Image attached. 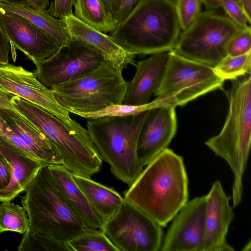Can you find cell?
I'll return each mask as SVG.
<instances>
[{
  "mask_svg": "<svg viewBox=\"0 0 251 251\" xmlns=\"http://www.w3.org/2000/svg\"><path fill=\"white\" fill-rule=\"evenodd\" d=\"M25 192L21 204L30 228L67 242L89 228L60 197L48 166L40 168Z\"/></svg>",
  "mask_w": 251,
  "mask_h": 251,
  "instance_id": "cell-6",
  "label": "cell"
},
{
  "mask_svg": "<svg viewBox=\"0 0 251 251\" xmlns=\"http://www.w3.org/2000/svg\"><path fill=\"white\" fill-rule=\"evenodd\" d=\"M251 51V25L242 29L229 42L227 54L230 56L241 55Z\"/></svg>",
  "mask_w": 251,
  "mask_h": 251,
  "instance_id": "cell-30",
  "label": "cell"
},
{
  "mask_svg": "<svg viewBox=\"0 0 251 251\" xmlns=\"http://www.w3.org/2000/svg\"><path fill=\"white\" fill-rule=\"evenodd\" d=\"M0 151L11 167L10 181L7 187L0 191V201H11L19 194L26 191L43 165L0 139Z\"/></svg>",
  "mask_w": 251,
  "mask_h": 251,
  "instance_id": "cell-21",
  "label": "cell"
},
{
  "mask_svg": "<svg viewBox=\"0 0 251 251\" xmlns=\"http://www.w3.org/2000/svg\"><path fill=\"white\" fill-rule=\"evenodd\" d=\"M168 60V51L151 54L135 63L136 72L127 82L123 104L143 105L149 103L156 92L163 78Z\"/></svg>",
  "mask_w": 251,
  "mask_h": 251,
  "instance_id": "cell-18",
  "label": "cell"
},
{
  "mask_svg": "<svg viewBox=\"0 0 251 251\" xmlns=\"http://www.w3.org/2000/svg\"><path fill=\"white\" fill-rule=\"evenodd\" d=\"M10 179V165L7 159L0 151V191L7 187Z\"/></svg>",
  "mask_w": 251,
  "mask_h": 251,
  "instance_id": "cell-33",
  "label": "cell"
},
{
  "mask_svg": "<svg viewBox=\"0 0 251 251\" xmlns=\"http://www.w3.org/2000/svg\"><path fill=\"white\" fill-rule=\"evenodd\" d=\"M74 6L76 18L102 32L111 33L117 25L101 0H75Z\"/></svg>",
  "mask_w": 251,
  "mask_h": 251,
  "instance_id": "cell-24",
  "label": "cell"
},
{
  "mask_svg": "<svg viewBox=\"0 0 251 251\" xmlns=\"http://www.w3.org/2000/svg\"><path fill=\"white\" fill-rule=\"evenodd\" d=\"M204 229L201 251H234L226 241L234 214L220 180L215 181L205 196Z\"/></svg>",
  "mask_w": 251,
  "mask_h": 251,
  "instance_id": "cell-17",
  "label": "cell"
},
{
  "mask_svg": "<svg viewBox=\"0 0 251 251\" xmlns=\"http://www.w3.org/2000/svg\"><path fill=\"white\" fill-rule=\"evenodd\" d=\"M148 110L126 116L88 119L87 130L101 158L116 178L130 186L143 170L137 156L141 129Z\"/></svg>",
  "mask_w": 251,
  "mask_h": 251,
  "instance_id": "cell-5",
  "label": "cell"
},
{
  "mask_svg": "<svg viewBox=\"0 0 251 251\" xmlns=\"http://www.w3.org/2000/svg\"><path fill=\"white\" fill-rule=\"evenodd\" d=\"M146 165L124 198L165 227L188 201L183 159L167 148Z\"/></svg>",
  "mask_w": 251,
  "mask_h": 251,
  "instance_id": "cell-1",
  "label": "cell"
},
{
  "mask_svg": "<svg viewBox=\"0 0 251 251\" xmlns=\"http://www.w3.org/2000/svg\"><path fill=\"white\" fill-rule=\"evenodd\" d=\"M173 106H156L148 109L137 145V156L143 166L168 148L177 130Z\"/></svg>",
  "mask_w": 251,
  "mask_h": 251,
  "instance_id": "cell-16",
  "label": "cell"
},
{
  "mask_svg": "<svg viewBox=\"0 0 251 251\" xmlns=\"http://www.w3.org/2000/svg\"><path fill=\"white\" fill-rule=\"evenodd\" d=\"M168 0L170 1L173 2L175 4L176 2V1H177V0Z\"/></svg>",
  "mask_w": 251,
  "mask_h": 251,
  "instance_id": "cell-43",
  "label": "cell"
},
{
  "mask_svg": "<svg viewBox=\"0 0 251 251\" xmlns=\"http://www.w3.org/2000/svg\"><path fill=\"white\" fill-rule=\"evenodd\" d=\"M242 28L226 15L206 9L181 31L173 50L213 68L227 55L229 42Z\"/></svg>",
  "mask_w": 251,
  "mask_h": 251,
  "instance_id": "cell-8",
  "label": "cell"
},
{
  "mask_svg": "<svg viewBox=\"0 0 251 251\" xmlns=\"http://www.w3.org/2000/svg\"><path fill=\"white\" fill-rule=\"evenodd\" d=\"M11 102L55 147L62 165L73 174L91 177L99 172L102 160L87 129L77 121L67 123L18 96H13Z\"/></svg>",
  "mask_w": 251,
  "mask_h": 251,
  "instance_id": "cell-4",
  "label": "cell"
},
{
  "mask_svg": "<svg viewBox=\"0 0 251 251\" xmlns=\"http://www.w3.org/2000/svg\"><path fill=\"white\" fill-rule=\"evenodd\" d=\"M0 8L25 18L62 46L71 40L72 36L64 19L53 17L47 9H36L27 4L1 2Z\"/></svg>",
  "mask_w": 251,
  "mask_h": 251,
  "instance_id": "cell-23",
  "label": "cell"
},
{
  "mask_svg": "<svg viewBox=\"0 0 251 251\" xmlns=\"http://www.w3.org/2000/svg\"><path fill=\"white\" fill-rule=\"evenodd\" d=\"M73 178L104 224L117 213L124 198L115 189L90 177L73 174Z\"/></svg>",
  "mask_w": 251,
  "mask_h": 251,
  "instance_id": "cell-22",
  "label": "cell"
},
{
  "mask_svg": "<svg viewBox=\"0 0 251 251\" xmlns=\"http://www.w3.org/2000/svg\"><path fill=\"white\" fill-rule=\"evenodd\" d=\"M18 251H72L67 241L39 233L29 227L24 233Z\"/></svg>",
  "mask_w": 251,
  "mask_h": 251,
  "instance_id": "cell-26",
  "label": "cell"
},
{
  "mask_svg": "<svg viewBox=\"0 0 251 251\" xmlns=\"http://www.w3.org/2000/svg\"><path fill=\"white\" fill-rule=\"evenodd\" d=\"M102 54L74 37L52 56L36 65L37 78L50 89L80 77L105 62Z\"/></svg>",
  "mask_w": 251,
  "mask_h": 251,
  "instance_id": "cell-11",
  "label": "cell"
},
{
  "mask_svg": "<svg viewBox=\"0 0 251 251\" xmlns=\"http://www.w3.org/2000/svg\"><path fill=\"white\" fill-rule=\"evenodd\" d=\"M213 69L224 80H233L251 73V51L238 56L227 55Z\"/></svg>",
  "mask_w": 251,
  "mask_h": 251,
  "instance_id": "cell-28",
  "label": "cell"
},
{
  "mask_svg": "<svg viewBox=\"0 0 251 251\" xmlns=\"http://www.w3.org/2000/svg\"><path fill=\"white\" fill-rule=\"evenodd\" d=\"M0 139L43 166L62 165L55 147L15 110L0 109Z\"/></svg>",
  "mask_w": 251,
  "mask_h": 251,
  "instance_id": "cell-12",
  "label": "cell"
},
{
  "mask_svg": "<svg viewBox=\"0 0 251 251\" xmlns=\"http://www.w3.org/2000/svg\"><path fill=\"white\" fill-rule=\"evenodd\" d=\"M242 4L245 12L251 19V0H242Z\"/></svg>",
  "mask_w": 251,
  "mask_h": 251,
  "instance_id": "cell-40",
  "label": "cell"
},
{
  "mask_svg": "<svg viewBox=\"0 0 251 251\" xmlns=\"http://www.w3.org/2000/svg\"><path fill=\"white\" fill-rule=\"evenodd\" d=\"M139 0H121L119 8L114 16L117 25L130 13Z\"/></svg>",
  "mask_w": 251,
  "mask_h": 251,
  "instance_id": "cell-34",
  "label": "cell"
},
{
  "mask_svg": "<svg viewBox=\"0 0 251 251\" xmlns=\"http://www.w3.org/2000/svg\"><path fill=\"white\" fill-rule=\"evenodd\" d=\"M101 0L103 2L108 13L113 17H114L119 8L121 0Z\"/></svg>",
  "mask_w": 251,
  "mask_h": 251,
  "instance_id": "cell-37",
  "label": "cell"
},
{
  "mask_svg": "<svg viewBox=\"0 0 251 251\" xmlns=\"http://www.w3.org/2000/svg\"><path fill=\"white\" fill-rule=\"evenodd\" d=\"M162 227L124 198L118 211L101 230L118 251H158L163 239Z\"/></svg>",
  "mask_w": 251,
  "mask_h": 251,
  "instance_id": "cell-10",
  "label": "cell"
},
{
  "mask_svg": "<svg viewBox=\"0 0 251 251\" xmlns=\"http://www.w3.org/2000/svg\"><path fill=\"white\" fill-rule=\"evenodd\" d=\"M225 80L213 68L168 51L165 74L154 95L159 106H182L210 92L222 89Z\"/></svg>",
  "mask_w": 251,
  "mask_h": 251,
  "instance_id": "cell-9",
  "label": "cell"
},
{
  "mask_svg": "<svg viewBox=\"0 0 251 251\" xmlns=\"http://www.w3.org/2000/svg\"><path fill=\"white\" fill-rule=\"evenodd\" d=\"M56 189L65 203L88 227L101 230L103 222L63 165L48 166Z\"/></svg>",
  "mask_w": 251,
  "mask_h": 251,
  "instance_id": "cell-20",
  "label": "cell"
},
{
  "mask_svg": "<svg viewBox=\"0 0 251 251\" xmlns=\"http://www.w3.org/2000/svg\"><path fill=\"white\" fill-rule=\"evenodd\" d=\"M175 7L181 30L185 29L201 12L200 0H177Z\"/></svg>",
  "mask_w": 251,
  "mask_h": 251,
  "instance_id": "cell-29",
  "label": "cell"
},
{
  "mask_svg": "<svg viewBox=\"0 0 251 251\" xmlns=\"http://www.w3.org/2000/svg\"><path fill=\"white\" fill-rule=\"evenodd\" d=\"M67 242L72 251H118L101 230L90 228Z\"/></svg>",
  "mask_w": 251,
  "mask_h": 251,
  "instance_id": "cell-25",
  "label": "cell"
},
{
  "mask_svg": "<svg viewBox=\"0 0 251 251\" xmlns=\"http://www.w3.org/2000/svg\"><path fill=\"white\" fill-rule=\"evenodd\" d=\"M10 50L9 42L0 25V65L8 64Z\"/></svg>",
  "mask_w": 251,
  "mask_h": 251,
  "instance_id": "cell-35",
  "label": "cell"
},
{
  "mask_svg": "<svg viewBox=\"0 0 251 251\" xmlns=\"http://www.w3.org/2000/svg\"><path fill=\"white\" fill-rule=\"evenodd\" d=\"M75 0H51L48 10L50 14L57 18L64 19L73 14Z\"/></svg>",
  "mask_w": 251,
  "mask_h": 251,
  "instance_id": "cell-32",
  "label": "cell"
},
{
  "mask_svg": "<svg viewBox=\"0 0 251 251\" xmlns=\"http://www.w3.org/2000/svg\"><path fill=\"white\" fill-rule=\"evenodd\" d=\"M29 222L24 208L11 201L0 204V233L10 231L24 234L29 228Z\"/></svg>",
  "mask_w": 251,
  "mask_h": 251,
  "instance_id": "cell-27",
  "label": "cell"
},
{
  "mask_svg": "<svg viewBox=\"0 0 251 251\" xmlns=\"http://www.w3.org/2000/svg\"><path fill=\"white\" fill-rule=\"evenodd\" d=\"M13 96L0 88V109L15 110L11 102V98Z\"/></svg>",
  "mask_w": 251,
  "mask_h": 251,
  "instance_id": "cell-36",
  "label": "cell"
},
{
  "mask_svg": "<svg viewBox=\"0 0 251 251\" xmlns=\"http://www.w3.org/2000/svg\"><path fill=\"white\" fill-rule=\"evenodd\" d=\"M0 88L8 93L19 97L62 121L69 123L70 112L56 100L52 90L43 84L34 73L22 66L0 65Z\"/></svg>",
  "mask_w": 251,
  "mask_h": 251,
  "instance_id": "cell-13",
  "label": "cell"
},
{
  "mask_svg": "<svg viewBox=\"0 0 251 251\" xmlns=\"http://www.w3.org/2000/svg\"><path fill=\"white\" fill-rule=\"evenodd\" d=\"M0 2L4 3H24L28 4L27 0H0Z\"/></svg>",
  "mask_w": 251,
  "mask_h": 251,
  "instance_id": "cell-41",
  "label": "cell"
},
{
  "mask_svg": "<svg viewBox=\"0 0 251 251\" xmlns=\"http://www.w3.org/2000/svg\"><path fill=\"white\" fill-rule=\"evenodd\" d=\"M221 7L226 16L242 28L250 26L251 19L245 12L242 7L235 0H220Z\"/></svg>",
  "mask_w": 251,
  "mask_h": 251,
  "instance_id": "cell-31",
  "label": "cell"
},
{
  "mask_svg": "<svg viewBox=\"0 0 251 251\" xmlns=\"http://www.w3.org/2000/svg\"><path fill=\"white\" fill-rule=\"evenodd\" d=\"M231 81V86L225 91L229 103L225 124L219 133L205 144L227 163L233 174L232 204L235 208L242 200L243 178L251 149V75Z\"/></svg>",
  "mask_w": 251,
  "mask_h": 251,
  "instance_id": "cell-2",
  "label": "cell"
},
{
  "mask_svg": "<svg viewBox=\"0 0 251 251\" xmlns=\"http://www.w3.org/2000/svg\"><path fill=\"white\" fill-rule=\"evenodd\" d=\"M243 8L242 0H235Z\"/></svg>",
  "mask_w": 251,
  "mask_h": 251,
  "instance_id": "cell-42",
  "label": "cell"
},
{
  "mask_svg": "<svg viewBox=\"0 0 251 251\" xmlns=\"http://www.w3.org/2000/svg\"><path fill=\"white\" fill-rule=\"evenodd\" d=\"M206 10H217L221 8L220 0H200Z\"/></svg>",
  "mask_w": 251,
  "mask_h": 251,
  "instance_id": "cell-39",
  "label": "cell"
},
{
  "mask_svg": "<svg viewBox=\"0 0 251 251\" xmlns=\"http://www.w3.org/2000/svg\"><path fill=\"white\" fill-rule=\"evenodd\" d=\"M28 4L36 9L46 10L50 5L49 0H27Z\"/></svg>",
  "mask_w": 251,
  "mask_h": 251,
  "instance_id": "cell-38",
  "label": "cell"
},
{
  "mask_svg": "<svg viewBox=\"0 0 251 251\" xmlns=\"http://www.w3.org/2000/svg\"><path fill=\"white\" fill-rule=\"evenodd\" d=\"M205 196L188 201L173 218L163 239L161 251H201Z\"/></svg>",
  "mask_w": 251,
  "mask_h": 251,
  "instance_id": "cell-15",
  "label": "cell"
},
{
  "mask_svg": "<svg viewBox=\"0 0 251 251\" xmlns=\"http://www.w3.org/2000/svg\"><path fill=\"white\" fill-rule=\"evenodd\" d=\"M175 4L168 0H139L110 35L135 55L173 50L181 32Z\"/></svg>",
  "mask_w": 251,
  "mask_h": 251,
  "instance_id": "cell-3",
  "label": "cell"
},
{
  "mask_svg": "<svg viewBox=\"0 0 251 251\" xmlns=\"http://www.w3.org/2000/svg\"><path fill=\"white\" fill-rule=\"evenodd\" d=\"M127 86L122 72L105 61L92 72L50 89L58 102L76 115L123 104Z\"/></svg>",
  "mask_w": 251,
  "mask_h": 251,
  "instance_id": "cell-7",
  "label": "cell"
},
{
  "mask_svg": "<svg viewBox=\"0 0 251 251\" xmlns=\"http://www.w3.org/2000/svg\"><path fill=\"white\" fill-rule=\"evenodd\" d=\"M0 25L11 46L23 52L35 65L63 46L25 18L1 8Z\"/></svg>",
  "mask_w": 251,
  "mask_h": 251,
  "instance_id": "cell-14",
  "label": "cell"
},
{
  "mask_svg": "<svg viewBox=\"0 0 251 251\" xmlns=\"http://www.w3.org/2000/svg\"><path fill=\"white\" fill-rule=\"evenodd\" d=\"M72 37L90 45L103 55L105 61L123 71L129 65H135L136 55L119 45L110 35L86 25L73 14L64 19Z\"/></svg>",
  "mask_w": 251,
  "mask_h": 251,
  "instance_id": "cell-19",
  "label": "cell"
}]
</instances>
